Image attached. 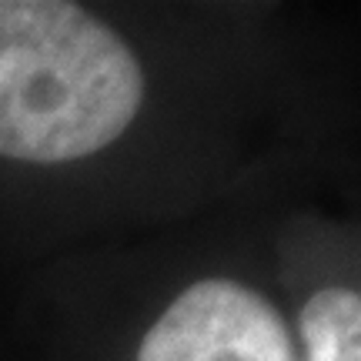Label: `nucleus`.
Instances as JSON below:
<instances>
[{
	"label": "nucleus",
	"mask_w": 361,
	"mask_h": 361,
	"mask_svg": "<svg viewBox=\"0 0 361 361\" xmlns=\"http://www.w3.org/2000/svg\"><path fill=\"white\" fill-rule=\"evenodd\" d=\"M144 74L111 27L64 0H0V157L64 164L114 144Z\"/></svg>",
	"instance_id": "obj_1"
},
{
	"label": "nucleus",
	"mask_w": 361,
	"mask_h": 361,
	"mask_svg": "<svg viewBox=\"0 0 361 361\" xmlns=\"http://www.w3.org/2000/svg\"><path fill=\"white\" fill-rule=\"evenodd\" d=\"M137 361H298L281 314L251 288L204 278L144 335Z\"/></svg>",
	"instance_id": "obj_2"
},
{
	"label": "nucleus",
	"mask_w": 361,
	"mask_h": 361,
	"mask_svg": "<svg viewBox=\"0 0 361 361\" xmlns=\"http://www.w3.org/2000/svg\"><path fill=\"white\" fill-rule=\"evenodd\" d=\"M301 338L308 361H361V295L324 288L301 308Z\"/></svg>",
	"instance_id": "obj_3"
}]
</instances>
